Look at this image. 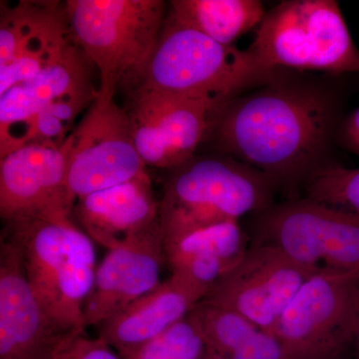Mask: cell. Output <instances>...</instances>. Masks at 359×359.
<instances>
[{
	"label": "cell",
	"mask_w": 359,
	"mask_h": 359,
	"mask_svg": "<svg viewBox=\"0 0 359 359\" xmlns=\"http://www.w3.org/2000/svg\"><path fill=\"white\" fill-rule=\"evenodd\" d=\"M337 121L334 99L316 85L271 80L219 110L209 138L219 154L294 193L323 166Z\"/></svg>",
	"instance_id": "obj_1"
},
{
	"label": "cell",
	"mask_w": 359,
	"mask_h": 359,
	"mask_svg": "<svg viewBox=\"0 0 359 359\" xmlns=\"http://www.w3.org/2000/svg\"><path fill=\"white\" fill-rule=\"evenodd\" d=\"M249 50L219 44L167 13L157 46L133 90L226 103L275 79Z\"/></svg>",
	"instance_id": "obj_2"
},
{
	"label": "cell",
	"mask_w": 359,
	"mask_h": 359,
	"mask_svg": "<svg viewBox=\"0 0 359 359\" xmlns=\"http://www.w3.org/2000/svg\"><path fill=\"white\" fill-rule=\"evenodd\" d=\"M276 188L268 175L230 156H194L165 181L159 215L164 240L266 211Z\"/></svg>",
	"instance_id": "obj_3"
},
{
	"label": "cell",
	"mask_w": 359,
	"mask_h": 359,
	"mask_svg": "<svg viewBox=\"0 0 359 359\" xmlns=\"http://www.w3.org/2000/svg\"><path fill=\"white\" fill-rule=\"evenodd\" d=\"M75 43L99 71L96 102L114 100L128 90L152 57L168 4L162 0L66 1Z\"/></svg>",
	"instance_id": "obj_4"
},
{
	"label": "cell",
	"mask_w": 359,
	"mask_h": 359,
	"mask_svg": "<svg viewBox=\"0 0 359 359\" xmlns=\"http://www.w3.org/2000/svg\"><path fill=\"white\" fill-rule=\"evenodd\" d=\"M249 50L271 72H359L358 48L334 0L283 1L266 13Z\"/></svg>",
	"instance_id": "obj_5"
},
{
	"label": "cell",
	"mask_w": 359,
	"mask_h": 359,
	"mask_svg": "<svg viewBox=\"0 0 359 359\" xmlns=\"http://www.w3.org/2000/svg\"><path fill=\"white\" fill-rule=\"evenodd\" d=\"M250 238L318 271H359V216L309 198L257 214Z\"/></svg>",
	"instance_id": "obj_6"
},
{
	"label": "cell",
	"mask_w": 359,
	"mask_h": 359,
	"mask_svg": "<svg viewBox=\"0 0 359 359\" xmlns=\"http://www.w3.org/2000/svg\"><path fill=\"white\" fill-rule=\"evenodd\" d=\"M359 271H323L302 285L273 334L290 359H353Z\"/></svg>",
	"instance_id": "obj_7"
},
{
	"label": "cell",
	"mask_w": 359,
	"mask_h": 359,
	"mask_svg": "<svg viewBox=\"0 0 359 359\" xmlns=\"http://www.w3.org/2000/svg\"><path fill=\"white\" fill-rule=\"evenodd\" d=\"M125 106L146 166L176 169L196 156L226 103L133 90Z\"/></svg>",
	"instance_id": "obj_8"
},
{
	"label": "cell",
	"mask_w": 359,
	"mask_h": 359,
	"mask_svg": "<svg viewBox=\"0 0 359 359\" xmlns=\"http://www.w3.org/2000/svg\"><path fill=\"white\" fill-rule=\"evenodd\" d=\"M67 186L76 201L121 185L144 173L125 107L94 102L68 137Z\"/></svg>",
	"instance_id": "obj_9"
},
{
	"label": "cell",
	"mask_w": 359,
	"mask_h": 359,
	"mask_svg": "<svg viewBox=\"0 0 359 359\" xmlns=\"http://www.w3.org/2000/svg\"><path fill=\"white\" fill-rule=\"evenodd\" d=\"M320 271L297 263L276 248L250 245L202 302L231 309L273 334L302 285Z\"/></svg>",
	"instance_id": "obj_10"
},
{
	"label": "cell",
	"mask_w": 359,
	"mask_h": 359,
	"mask_svg": "<svg viewBox=\"0 0 359 359\" xmlns=\"http://www.w3.org/2000/svg\"><path fill=\"white\" fill-rule=\"evenodd\" d=\"M69 141L61 146L28 144L0 161V216L4 224L25 219L73 221L75 201L67 186Z\"/></svg>",
	"instance_id": "obj_11"
},
{
	"label": "cell",
	"mask_w": 359,
	"mask_h": 359,
	"mask_svg": "<svg viewBox=\"0 0 359 359\" xmlns=\"http://www.w3.org/2000/svg\"><path fill=\"white\" fill-rule=\"evenodd\" d=\"M167 264L159 223L120 247L108 250L97 266L84 306L85 327H100L160 285Z\"/></svg>",
	"instance_id": "obj_12"
},
{
	"label": "cell",
	"mask_w": 359,
	"mask_h": 359,
	"mask_svg": "<svg viewBox=\"0 0 359 359\" xmlns=\"http://www.w3.org/2000/svg\"><path fill=\"white\" fill-rule=\"evenodd\" d=\"M67 334L42 308L26 276L20 248L2 233L0 359H51Z\"/></svg>",
	"instance_id": "obj_13"
},
{
	"label": "cell",
	"mask_w": 359,
	"mask_h": 359,
	"mask_svg": "<svg viewBox=\"0 0 359 359\" xmlns=\"http://www.w3.org/2000/svg\"><path fill=\"white\" fill-rule=\"evenodd\" d=\"M159 215L160 201L156 199L148 172L80 198L73 209L84 233L108 250L145 233L159 223Z\"/></svg>",
	"instance_id": "obj_14"
},
{
	"label": "cell",
	"mask_w": 359,
	"mask_h": 359,
	"mask_svg": "<svg viewBox=\"0 0 359 359\" xmlns=\"http://www.w3.org/2000/svg\"><path fill=\"white\" fill-rule=\"evenodd\" d=\"M204 299L199 290L171 273L149 294L100 325L98 337L123 355L183 320Z\"/></svg>",
	"instance_id": "obj_15"
},
{
	"label": "cell",
	"mask_w": 359,
	"mask_h": 359,
	"mask_svg": "<svg viewBox=\"0 0 359 359\" xmlns=\"http://www.w3.org/2000/svg\"><path fill=\"white\" fill-rule=\"evenodd\" d=\"M80 231L73 221L32 219L4 224L2 233L20 248L30 287L52 321L58 282Z\"/></svg>",
	"instance_id": "obj_16"
},
{
	"label": "cell",
	"mask_w": 359,
	"mask_h": 359,
	"mask_svg": "<svg viewBox=\"0 0 359 359\" xmlns=\"http://www.w3.org/2000/svg\"><path fill=\"white\" fill-rule=\"evenodd\" d=\"M91 63L73 42L39 74L0 95V139L8 136L53 101L88 86Z\"/></svg>",
	"instance_id": "obj_17"
},
{
	"label": "cell",
	"mask_w": 359,
	"mask_h": 359,
	"mask_svg": "<svg viewBox=\"0 0 359 359\" xmlns=\"http://www.w3.org/2000/svg\"><path fill=\"white\" fill-rule=\"evenodd\" d=\"M168 14L219 44L233 45L259 27L266 11L257 0H173Z\"/></svg>",
	"instance_id": "obj_18"
},
{
	"label": "cell",
	"mask_w": 359,
	"mask_h": 359,
	"mask_svg": "<svg viewBox=\"0 0 359 359\" xmlns=\"http://www.w3.org/2000/svg\"><path fill=\"white\" fill-rule=\"evenodd\" d=\"M96 97L97 90L90 84L45 106L22 127L0 139L1 158L28 144L62 145L75 129L78 115L91 107Z\"/></svg>",
	"instance_id": "obj_19"
},
{
	"label": "cell",
	"mask_w": 359,
	"mask_h": 359,
	"mask_svg": "<svg viewBox=\"0 0 359 359\" xmlns=\"http://www.w3.org/2000/svg\"><path fill=\"white\" fill-rule=\"evenodd\" d=\"M250 238L238 221L224 222L164 240L169 269L191 259H212L238 264L249 249Z\"/></svg>",
	"instance_id": "obj_20"
},
{
	"label": "cell",
	"mask_w": 359,
	"mask_h": 359,
	"mask_svg": "<svg viewBox=\"0 0 359 359\" xmlns=\"http://www.w3.org/2000/svg\"><path fill=\"white\" fill-rule=\"evenodd\" d=\"M66 14V4L58 1L2 2L0 18V67L11 62L22 45Z\"/></svg>",
	"instance_id": "obj_21"
},
{
	"label": "cell",
	"mask_w": 359,
	"mask_h": 359,
	"mask_svg": "<svg viewBox=\"0 0 359 359\" xmlns=\"http://www.w3.org/2000/svg\"><path fill=\"white\" fill-rule=\"evenodd\" d=\"M192 313L199 323L208 347L228 358L259 330L241 314L208 302H199Z\"/></svg>",
	"instance_id": "obj_22"
},
{
	"label": "cell",
	"mask_w": 359,
	"mask_h": 359,
	"mask_svg": "<svg viewBox=\"0 0 359 359\" xmlns=\"http://www.w3.org/2000/svg\"><path fill=\"white\" fill-rule=\"evenodd\" d=\"M209 351L199 323L191 311L183 320L123 359H202Z\"/></svg>",
	"instance_id": "obj_23"
},
{
	"label": "cell",
	"mask_w": 359,
	"mask_h": 359,
	"mask_svg": "<svg viewBox=\"0 0 359 359\" xmlns=\"http://www.w3.org/2000/svg\"><path fill=\"white\" fill-rule=\"evenodd\" d=\"M306 198L359 216V168H318L304 184Z\"/></svg>",
	"instance_id": "obj_24"
},
{
	"label": "cell",
	"mask_w": 359,
	"mask_h": 359,
	"mask_svg": "<svg viewBox=\"0 0 359 359\" xmlns=\"http://www.w3.org/2000/svg\"><path fill=\"white\" fill-rule=\"evenodd\" d=\"M51 359H123L100 337L90 339L85 332L67 334Z\"/></svg>",
	"instance_id": "obj_25"
},
{
	"label": "cell",
	"mask_w": 359,
	"mask_h": 359,
	"mask_svg": "<svg viewBox=\"0 0 359 359\" xmlns=\"http://www.w3.org/2000/svg\"><path fill=\"white\" fill-rule=\"evenodd\" d=\"M339 133L346 147L359 156V108L346 118Z\"/></svg>",
	"instance_id": "obj_26"
},
{
	"label": "cell",
	"mask_w": 359,
	"mask_h": 359,
	"mask_svg": "<svg viewBox=\"0 0 359 359\" xmlns=\"http://www.w3.org/2000/svg\"><path fill=\"white\" fill-rule=\"evenodd\" d=\"M354 327L353 337V359H359V280L353 292Z\"/></svg>",
	"instance_id": "obj_27"
},
{
	"label": "cell",
	"mask_w": 359,
	"mask_h": 359,
	"mask_svg": "<svg viewBox=\"0 0 359 359\" xmlns=\"http://www.w3.org/2000/svg\"><path fill=\"white\" fill-rule=\"evenodd\" d=\"M255 337V335H254ZM252 337L250 341L244 346L241 347L237 351H235L230 356V359H264L263 356L261 355L252 344Z\"/></svg>",
	"instance_id": "obj_28"
},
{
	"label": "cell",
	"mask_w": 359,
	"mask_h": 359,
	"mask_svg": "<svg viewBox=\"0 0 359 359\" xmlns=\"http://www.w3.org/2000/svg\"><path fill=\"white\" fill-rule=\"evenodd\" d=\"M202 359H230L228 358H226V356L221 355V354L215 353V351H211V349L209 348V351H208V353L205 354L204 358Z\"/></svg>",
	"instance_id": "obj_29"
}]
</instances>
